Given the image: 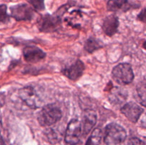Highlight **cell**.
<instances>
[{"mask_svg":"<svg viewBox=\"0 0 146 145\" xmlns=\"http://www.w3.org/2000/svg\"><path fill=\"white\" fill-rule=\"evenodd\" d=\"M62 112L61 109L55 104H48L38 112L37 120L43 127H48L54 125L61 119Z\"/></svg>","mask_w":146,"mask_h":145,"instance_id":"cell-1","label":"cell"},{"mask_svg":"<svg viewBox=\"0 0 146 145\" xmlns=\"http://www.w3.org/2000/svg\"><path fill=\"white\" fill-rule=\"evenodd\" d=\"M126 137V131L121 125L111 123L106 127L104 142L106 145H118L125 142Z\"/></svg>","mask_w":146,"mask_h":145,"instance_id":"cell-2","label":"cell"},{"mask_svg":"<svg viewBox=\"0 0 146 145\" xmlns=\"http://www.w3.org/2000/svg\"><path fill=\"white\" fill-rule=\"evenodd\" d=\"M114 80L121 85H128L131 83L134 79V73L132 67L129 63H120L112 71Z\"/></svg>","mask_w":146,"mask_h":145,"instance_id":"cell-3","label":"cell"},{"mask_svg":"<svg viewBox=\"0 0 146 145\" xmlns=\"http://www.w3.org/2000/svg\"><path fill=\"white\" fill-rule=\"evenodd\" d=\"M19 98L30 108L36 109L42 105V100L32 86H27L21 88L19 92Z\"/></svg>","mask_w":146,"mask_h":145,"instance_id":"cell-4","label":"cell"},{"mask_svg":"<svg viewBox=\"0 0 146 145\" xmlns=\"http://www.w3.org/2000/svg\"><path fill=\"white\" fill-rule=\"evenodd\" d=\"M82 135L81 123L78 119L71 120L67 127L65 134V142L67 144L76 145L79 143Z\"/></svg>","mask_w":146,"mask_h":145,"instance_id":"cell-5","label":"cell"},{"mask_svg":"<svg viewBox=\"0 0 146 145\" xmlns=\"http://www.w3.org/2000/svg\"><path fill=\"white\" fill-rule=\"evenodd\" d=\"M11 16L17 21H31L35 15L32 7L26 4H19L11 7Z\"/></svg>","mask_w":146,"mask_h":145,"instance_id":"cell-6","label":"cell"},{"mask_svg":"<svg viewBox=\"0 0 146 145\" xmlns=\"http://www.w3.org/2000/svg\"><path fill=\"white\" fill-rule=\"evenodd\" d=\"M61 22V18L60 15L46 14L41 17L40 21H38V28L42 32H53L59 28Z\"/></svg>","mask_w":146,"mask_h":145,"instance_id":"cell-7","label":"cell"},{"mask_svg":"<svg viewBox=\"0 0 146 145\" xmlns=\"http://www.w3.org/2000/svg\"><path fill=\"white\" fill-rule=\"evenodd\" d=\"M121 112L131 122L136 123L144 112V109L138 104L130 102L124 105L121 109Z\"/></svg>","mask_w":146,"mask_h":145,"instance_id":"cell-8","label":"cell"},{"mask_svg":"<svg viewBox=\"0 0 146 145\" xmlns=\"http://www.w3.org/2000/svg\"><path fill=\"white\" fill-rule=\"evenodd\" d=\"M96 122L97 115L95 111L92 109L84 110L82 114V121L81 122L83 134H88L95 127Z\"/></svg>","mask_w":146,"mask_h":145,"instance_id":"cell-9","label":"cell"},{"mask_svg":"<svg viewBox=\"0 0 146 145\" xmlns=\"http://www.w3.org/2000/svg\"><path fill=\"white\" fill-rule=\"evenodd\" d=\"M84 69L85 67L84 63L81 60H78L72 65L64 68L62 70V73L69 79L76 80L82 76Z\"/></svg>","mask_w":146,"mask_h":145,"instance_id":"cell-10","label":"cell"},{"mask_svg":"<svg viewBox=\"0 0 146 145\" xmlns=\"http://www.w3.org/2000/svg\"><path fill=\"white\" fill-rule=\"evenodd\" d=\"M25 61L30 63H36L46 57V53L36 46H27L23 51Z\"/></svg>","mask_w":146,"mask_h":145,"instance_id":"cell-11","label":"cell"},{"mask_svg":"<svg viewBox=\"0 0 146 145\" xmlns=\"http://www.w3.org/2000/svg\"><path fill=\"white\" fill-rule=\"evenodd\" d=\"M119 26V20L117 16L115 14H111L108 16L104 19L103 24V30L106 35L108 36H112L116 34Z\"/></svg>","mask_w":146,"mask_h":145,"instance_id":"cell-12","label":"cell"},{"mask_svg":"<svg viewBox=\"0 0 146 145\" xmlns=\"http://www.w3.org/2000/svg\"><path fill=\"white\" fill-rule=\"evenodd\" d=\"M134 7L128 0H109L107 3V9L110 11H127Z\"/></svg>","mask_w":146,"mask_h":145,"instance_id":"cell-13","label":"cell"},{"mask_svg":"<svg viewBox=\"0 0 146 145\" xmlns=\"http://www.w3.org/2000/svg\"><path fill=\"white\" fill-rule=\"evenodd\" d=\"M101 45L96 38H89L85 43V45H84V48L87 52L91 53L94 52L96 50L99 49L101 48Z\"/></svg>","mask_w":146,"mask_h":145,"instance_id":"cell-14","label":"cell"},{"mask_svg":"<svg viewBox=\"0 0 146 145\" xmlns=\"http://www.w3.org/2000/svg\"><path fill=\"white\" fill-rule=\"evenodd\" d=\"M101 131L100 129H95L91 134V136L87 142L86 145H98L101 142Z\"/></svg>","mask_w":146,"mask_h":145,"instance_id":"cell-15","label":"cell"},{"mask_svg":"<svg viewBox=\"0 0 146 145\" xmlns=\"http://www.w3.org/2000/svg\"><path fill=\"white\" fill-rule=\"evenodd\" d=\"M115 90H116L115 92H111L110 100L113 102H122L123 100L126 99L127 95L126 94H124V91H123L121 89L115 88Z\"/></svg>","mask_w":146,"mask_h":145,"instance_id":"cell-16","label":"cell"},{"mask_svg":"<svg viewBox=\"0 0 146 145\" xmlns=\"http://www.w3.org/2000/svg\"><path fill=\"white\" fill-rule=\"evenodd\" d=\"M10 19L9 15L7 13V7L6 4L0 5V22L6 23L8 22Z\"/></svg>","mask_w":146,"mask_h":145,"instance_id":"cell-17","label":"cell"},{"mask_svg":"<svg viewBox=\"0 0 146 145\" xmlns=\"http://www.w3.org/2000/svg\"><path fill=\"white\" fill-rule=\"evenodd\" d=\"M27 2L32 6L33 9L38 11H43L45 9L44 0H27Z\"/></svg>","mask_w":146,"mask_h":145,"instance_id":"cell-18","label":"cell"},{"mask_svg":"<svg viewBox=\"0 0 146 145\" xmlns=\"http://www.w3.org/2000/svg\"><path fill=\"white\" fill-rule=\"evenodd\" d=\"M137 92L141 98V103L143 106H145V83L144 81L143 83L142 82L139 83L138 88H137Z\"/></svg>","mask_w":146,"mask_h":145,"instance_id":"cell-19","label":"cell"},{"mask_svg":"<svg viewBox=\"0 0 146 145\" xmlns=\"http://www.w3.org/2000/svg\"><path fill=\"white\" fill-rule=\"evenodd\" d=\"M128 145H145V143L141 139L136 137H133L130 139Z\"/></svg>","mask_w":146,"mask_h":145,"instance_id":"cell-20","label":"cell"},{"mask_svg":"<svg viewBox=\"0 0 146 145\" xmlns=\"http://www.w3.org/2000/svg\"><path fill=\"white\" fill-rule=\"evenodd\" d=\"M138 19L142 21L143 22H145V9H143L141 11V13L138 14Z\"/></svg>","mask_w":146,"mask_h":145,"instance_id":"cell-21","label":"cell"},{"mask_svg":"<svg viewBox=\"0 0 146 145\" xmlns=\"http://www.w3.org/2000/svg\"><path fill=\"white\" fill-rule=\"evenodd\" d=\"M5 100L6 98L4 94L0 92V109H1V108L4 106V104H5Z\"/></svg>","mask_w":146,"mask_h":145,"instance_id":"cell-22","label":"cell"},{"mask_svg":"<svg viewBox=\"0 0 146 145\" xmlns=\"http://www.w3.org/2000/svg\"><path fill=\"white\" fill-rule=\"evenodd\" d=\"M0 145H6L5 143H4V139H2V137L1 136H0Z\"/></svg>","mask_w":146,"mask_h":145,"instance_id":"cell-23","label":"cell"},{"mask_svg":"<svg viewBox=\"0 0 146 145\" xmlns=\"http://www.w3.org/2000/svg\"><path fill=\"white\" fill-rule=\"evenodd\" d=\"M1 127H2V120H1V115L0 113V132H1Z\"/></svg>","mask_w":146,"mask_h":145,"instance_id":"cell-24","label":"cell"},{"mask_svg":"<svg viewBox=\"0 0 146 145\" xmlns=\"http://www.w3.org/2000/svg\"><path fill=\"white\" fill-rule=\"evenodd\" d=\"M68 145H69V144H68ZM76 145H78V144H76Z\"/></svg>","mask_w":146,"mask_h":145,"instance_id":"cell-25","label":"cell"}]
</instances>
